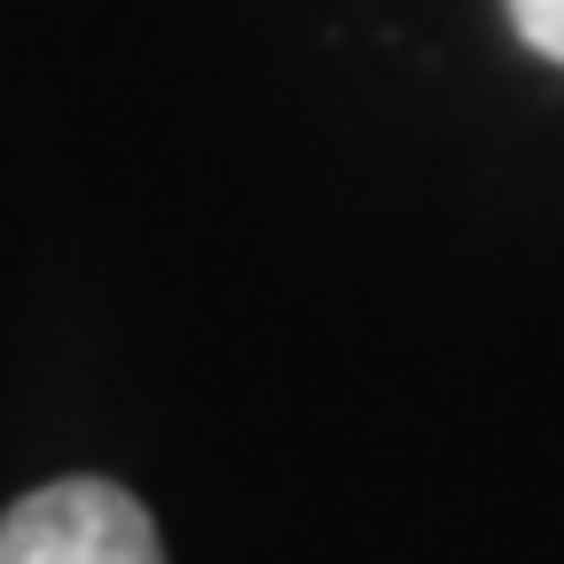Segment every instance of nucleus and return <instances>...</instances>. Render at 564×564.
I'll use <instances>...</instances> for the list:
<instances>
[{
    "mask_svg": "<svg viewBox=\"0 0 564 564\" xmlns=\"http://www.w3.org/2000/svg\"><path fill=\"white\" fill-rule=\"evenodd\" d=\"M0 564H165V549L126 486L63 478L0 518Z\"/></svg>",
    "mask_w": 564,
    "mask_h": 564,
    "instance_id": "1",
    "label": "nucleus"
},
{
    "mask_svg": "<svg viewBox=\"0 0 564 564\" xmlns=\"http://www.w3.org/2000/svg\"><path fill=\"white\" fill-rule=\"evenodd\" d=\"M510 24H518V40L533 55L564 63V0H510Z\"/></svg>",
    "mask_w": 564,
    "mask_h": 564,
    "instance_id": "2",
    "label": "nucleus"
}]
</instances>
